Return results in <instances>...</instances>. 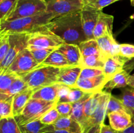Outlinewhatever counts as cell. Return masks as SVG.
I'll list each match as a JSON object with an SVG mask.
<instances>
[{"instance_id": "24", "label": "cell", "mask_w": 134, "mask_h": 133, "mask_svg": "<svg viewBox=\"0 0 134 133\" xmlns=\"http://www.w3.org/2000/svg\"><path fill=\"white\" fill-rule=\"evenodd\" d=\"M93 93H87L81 100L73 104V109H72L71 114L70 116L73 119L77 121L81 125V126L82 125L84 121H85L84 108H85V104Z\"/></svg>"}, {"instance_id": "25", "label": "cell", "mask_w": 134, "mask_h": 133, "mask_svg": "<svg viewBox=\"0 0 134 133\" xmlns=\"http://www.w3.org/2000/svg\"><path fill=\"white\" fill-rule=\"evenodd\" d=\"M107 57L102 53L82 57L81 66L82 68L103 69Z\"/></svg>"}, {"instance_id": "45", "label": "cell", "mask_w": 134, "mask_h": 133, "mask_svg": "<svg viewBox=\"0 0 134 133\" xmlns=\"http://www.w3.org/2000/svg\"><path fill=\"white\" fill-rule=\"evenodd\" d=\"M44 133H71L69 131L65 130H61V129H54L53 126L51 125V127L50 129L49 130L45 132Z\"/></svg>"}, {"instance_id": "34", "label": "cell", "mask_w": 134, "mask_h": 133, "mask_svg": "<svg viewBox=\"0 0 134 133\" xmlns=\"http://www.w3.org/2000/svg\"><path fill=\"white\" fill-rule=\"evenodd\" d=\"M115 112H128L126 107L123 104L120 99L111 95L109 100L107 107V116L110 113ZM129 113V112H128Z\"/></svg>"}, {"instance_id": "43", "label": "cell", "mask_w": 134, "mask_h": 133, "mask_svg": "<svg viewBox=\"0 0 134 133\" xmlns=\"http://www.w3.org/2000/svg\"><path fill=\"white\" fill-rule=\"evenodd\" d=\"M71 87L65 85L60 84V87L58 91V101H61L65 99L69 94Z\"/></svg>"}, {"instance_id": "4", "label": "cell", "mask_w": 134, "mask_h": 133, "mask_svg": "<svg viewBox=\"0 0 134 133\" xmlns=\"http://www.w3.org/2000/svg\"><path fill=\"white\" fill-rule=\"evenodd\" d=\"M56 104L57 102L31 98L21 114L14 117L19 126L24 125L32 121L40 120L48 110L56 107Z\"/></svg>"}, {"instance_id": "23", "label": "cell", "mask_w": 134, "mask_h": 133, "mask_svg": "<svg viewBox=\"0 0 134 133\" xmlns=\"http://www.w3.org/2000/svg\"><path fill=\"white\" fill-rule=\"evenodd\" d=\"M41 65H48V66L60 68V69L72 66L65 56L59 52L58 50L51 53L50 56Z\"/></svg>"}, {"instance_id": "1", "label": "cell", "mask_w": 134, "mask_h": 133, "mask_svg": "<svg viewBox=\"0 0 134 133\" xmlns=\"http://www.w3.org/2000/svg\"><path fill=\"white\" fill-rule=\"evenodd\" d=\"M46 27L65 43L79 45L86 40L81 22V11L54 18Z\"/></svg>"}, {"instance_id": "36", "label": "cell", "mask_w": 134, "mask_h": 133, "mask_svg": "<svg viewBox=\"0 0 134 133\" xmlns=\"http://www.w3.org/2000/svg\"><path fill=\"white\" fill-rule=\"evenodd\" d=\"M86 93H87L84 92L83 91L79 88L71 87L70 91H69L68 96L65 99H63L62 100L58 102H68L73 104V103L81 100L86 95Z\"/></svg>"}, {"instance_id": "16", "label": "cell", "mask_w": 134, "mask_h": 133, "mask_svg": "<svg viewBox=\"0 0 134 133\" xmlns=\"http://www.w3.org/2000/svg\"><path fill=\"white\" fill-rule=\"evenodd\" d=\"M130 60L120 55L107 57L103 69L104 74L110 79L116 74L124 70V65Z\"/></svg>"}, {"instance_id": "51", "label": "cell", "mask_w": 134, "mask_h": 133, "mask_svg": "<svg viewBox=\"0 0 134 133\" xmlns=\"http://www.w3.org/2000/svg\"><path fill=\"white\" fill-rule=\"evenodd\" d=\"M133 75H134V74H133Z\"/></svg>"}, {"instance_id": "27", "label": "cell", "mask_w": 134, "mask_h": 133, "mask_svg": "<svg viewBox=\"0 0 134 133\" xmlns=\"http://www.w3.org/2000/svg\"><path fill=\"white\" fill-rule=\"evenodd\" d=\"M28 88L26 82L24 81L22 77L17 78L10 86L9 89L4 93H0V100L7 99L9 96H14L18 93Z\"/></svg>"}, {"instance_id": "14", "label": "cell", "mask_w": 134, "mask_h": 133, "mask_svg": "<svg viewBox=\"0 0 134 133\" xmlns=\"http://www.w3.org/2000/svg\"><path fill=\"white\" fill-rule=\"evenodd\" d=\"M96 40L101 52L107 58L111 56L119 55L120 44L115 40L113 33H108Z\"/></svg>"}, {"instance_id": "50", "label": "cell", "mask_w": 134, "mask_h": 133, "mask_svg": "<svg viewBox=\"0 0 134 133\" xmlns=\"http://www.w3.org/2000/svg\"><path fill=\"white\" fill-rule=\"evenodd\" d=\"M3 1V0H0V2H1V1Z\"/></svg>"}, {"instance_id": "49", "label": "cell", "mask_w": 134, "mask_h": 133, "mask_svg": "<svg viewBox=\"0 0 134 133\" xmlns=\"http://www.w3.org/2000/svg\"><path fill=\"white\" fill-rule=\"evenodd\" d=\"M130 2H131V5L134 7V0H130Z\"/></svg>"}, {"instance_id": "19", "label": "cell", "mask_w": 134, "mask_h": 133, "mask_svg": "<svg viewBox=\"0 0 134 133\" xmlns=\"http://www.w3.org/2000/svg\"><path fill=\"white\" fill-rule=\"evenodd\" d=\"M58 50L65 56L71 65L81 66L82 55L79 45L64 43L61 46L59 47Z\"/></svg>"}, {"instance_id": "35", "label": "cell", "mask_w": 134, "mask_h": 133, "mask_svg": "<svg viewBox=\"0 0 134 133\" xmlns=\"http://www.w3.org/2000/svg\"><path fill=\"white\" fill-rule=\"evenodd\" d=\"M56 48H41V49H35V50H30L32 54L33 57L35 59V61L41 64L50 56L51 53L54 51L56 50Z\"/></svg>"}, {"instance_id": "18", "label": "cell", "mask_w": 134, "mask_h": 133, "mask_svg": "<svg viewBox=\"0 0 134 133\" xmlns=\"http://www.w3.org/2000/svg\"><path fill=\"white\" fill-rule=\"evenodd\" d=\"M114 17L100 12L98 22L94 31V39H97L108 33H113V23Z\"/></svg>"}, {"instance_id": "44", "label": "cell", "mask_w": 134, "mask_h": 133, "mask_svg": "<svg viewBox=\"0 0 134 133\" xmlns=\"http://www.w3.org/2000/svg\"><path fill=\"white\" fill-rule=\"evenodd\" d=\"M100 133H121L120 131H118L115 129H113L110 125H107L103 124L101 129Z\"/></svg>"}, {"instance_id": "21", "label": "cell", "mask_w": 134, "mask_h": 133, "mask_svg": "<svg viewBox=\"0 0 134 133\" xmlns=\"http://www.w3.org/2000/svg\"><path fill=\"white\" fill-rule=\"evenodd\" d=\"M52 125L55 129L65 130L71 133H82V127L81 125L71 116H60V118Z\"/></svg>"}, {"instance_id": "40", "label": "cell", "mask_w": 134, "mask_h": 133, "mask_svg": "<svg viewBox=\"0 0 134 133\" xmlns=\"http://www.w3.org/2000/svg\"><path fill=\"white\" fill-rule=\"evenodd\" d=\"M104 74L103 69L82 68L79 78H92Z\"/></svg>"}, {"instance_id": "11", "label": "cell", "mask_w": 134, "mask_h": 133, "mask_svg": "<svg viewBox=\"0 0 134 133\" xmlns=\"http://www.w3.org/2000/svg\"><path fill=\"white\" fill-rule=\"evenodd\" d=\"M101 11L102 10H98L88 5H84L83 8L81 10V22L86 40L95 39L94 31Z\"/></svg>"}, {"instance_id": "37", "label": "cell", "mask_w": 134, "mask_h": 133, "mask_svg": "<svg viewBox=\"0 0 134 133\" xmlns=\"http://www.w3.org/2000/svg\"><path fill=\"white\" fill-rule=\"evenodd\" d=\"M10 48L9 34L4 33L0 35V63L2 62L6 57Z\"/></svg>"}, {"instance_id": "20", "label": "cell", "mask_w": 134, "mask_h": 133, "mask_svg": "<svg viewBox=\"0 0 134 133\" xmlns=\"http://www.w3.org/2000/svg\"><path fill=\"white\" fill-rule=\"evenodd\" d=\"M60 83H55L36 90L32 95L33 99H42L51 102H58V91Z\"/></svg>"}, {"instance_id": "47", "label": "cell", "mask_w": 134, "mask_h": 133, "mask_svg": "<svg viewBox=\"0 0 134 133\" xmlns=\"http://www.w3.org/2000/svg\"><path fill=\"white\" fill-rule=\"evenodd\" d=\"M128 86L134 88V75H130L128 79Z\"/></svg>"}, {"instance_id": "6", "label": "cell", "mask_w": 134, "mask_h": 133, "mask_svg": "<svg viewBox=\"0 0 134 133\" xmlns=\"http://www.w3.org/2000/svg\"><path fill=\"white\" fill-rule=\"evenodd\" d=\"M64 43H65L61 38L45 27L40 31L29 33L27 48L29 50L52 48L58 49Z\"/></svg>"}, {"instance_id": "22", "label": "cell", "mask_w": 134, "mask_h": 133, "mask_svg": "<svg viewBox=\"0 0 134 133\" xmlns=\"http://www.w3.org/2000/svg\"><path fill=\"white\" fill-rule=\"evenodd\" d=\"M129 76V72L124 69L110 78L107 83L105 85L104 89L109 90V92H110L114 89L123 88L126 87L128 86V79Z\"/></svg>"}, {"instance_id": "15", "label": "cell", "mask_w": 134, "mask_h": 133, "mask_svg": "<svg viewBox=\"0 0 134 133\" xmlns=\"http://www.w3.org/2000/svg\"><path fill=\"white\" fill-rule=\"evenodd\" d=\"M110 126L118 131H123L132 125V115L126 112H115L107 115Z\"/></svg>"}, {"instance_id": "28", "label": "cell", "mask_w": 134, "mask_h": 133, "mask_svg": "<svg viewBox=\"0 0 134 133\" xmlns=\"http://www.w3.org/2000/svg\"><path fill=\"white\" fill-rule=\"evenodd\" d=\"M82 57L102 53L99 50L96 39H90L83 41L79 45Z\"/></svg>"}, {"instance_id": "46", "label": "cell", "mask_w": 134, "mask_h": 133, "mask_svg": "<svg viewBox=\"0 0 134 133\" xmlns=\"http://www.w3.org/2000/svg\"><path fill=\"white\" fill-rule=\"evenodd\" d=\"M132 120H133V122H132V125L130 126L128 128V129H125L123 131H120L121 133H134V114L132 115Z\"/></svg>"}, {"instance_id": "33", "label": "cell", "mask_w": 134, "mask_h": 133, "mask_svg": "<svg viewBox=\"0 0 134 133\" xmlns=\"http://www.w3.org/2000/svg\"><path fill=\"white\" fill-rule=\"evenodd\" d=\"M13 96L0 100V119L11 117L13 116Z\"/></svg>"}, {"instance_id": "13", "label": "cell", "mask_w": 134, "mask_h": 133, "mask_svg": "<svg viewBox=\"0 0 134 133\" xmlns=\"http://www.w3.org/2000/svg\"><path fill=\"white\" fill-rule=\"evenodd\" d=\"M82 67L80 65H72L62 68L58 76L57 83L75 87L80 77Z\"/></svg>"}, {"instance_id": "2", "label": "cell", "mask_w": 134, "mask_h": 133, "mask_svg": "<svg viewBox=\"0 0 134 133\" xmlns=\"http://www.w3.org/2000/svg\"><path fill=\"white\" fill-rule=\"evenodd\" d=\"M54 19L51 13L44 12L33 16L0 22V35L4 33H31L45 28Z\"/></svg>"}, {"instance_id": "29", "label": "cell", "mask_w": 134, "mask_h": 133, "mask_svg": "<svg viewBox=\"0 0 134 133\" xmlns=\"http://www.w3.org/2000/svg\"><path fill=\"white\" fill-rule=\"evenodd\" d=\"M120 99L129 113L132 116L134 114V88L123 87L122 94Z\"/></svg>"}, {"instance_id": "31", "label": "cell", "mask_w": 134, "mask_h": 133, "mask_svg": "<svg viewBox=\"0 0 134 133\" xmlns=\"http://www.w3.org/2000/svg\"><path fill=\"white\" fill-rule=\"evenodd\" d=\"M19 77L20 76L9 71L0 74V93L6 91L12 83Z\"/></svg>"}, {"instance_id": "10", "label": "cell", "mask_w": 134, "mask_h": 133, "mask_svg": "<svg viewBox=\"0 0 134 133\" xmlns=\"http://www.w3.org/2000/svg\"><path fill=\"white\" fill-rule=\"evenodd\" d=\"M40 66L28 48H25L18 55L7 71L11 72L22 77Z\"/></svg>"}, {"instance_id": "48", "label": "cell", "mask_w": 134, "mask_h": 133, "mask_svg": "<svg viewBox=\"0 0 134 133\" xmlns=\"http://www.w3.org/2000/svg\"><path fill=\"white\" fill-rule=\"evenodd\" d=\"M82 3L84 5H88V6H91L97 0H82Z\"/></svg>"}, {"instance_id": "12", "label": "cell", "mask_w": 134, "mask_h": 133, "mask_svg": "<svg viewBox=\"0 0 134 133\" xmlns=\"http://www.w3.org/2000/svg\"><path fill=\"white\" fill-rule=\"evenodd\" d=\"M109 80L105 74L92 78H79L75 87L80 89L85 93L100 92L103 91Z\"/></svg>"}, {"instance_id": "8", "label": "cell", "mask_w": 134, "mask_h": 133, "mask_svg": "<svg viewBox=\"0 0 134 133\" xmlns=\"http://www.w3.org/2000/svg\"><path fill=\"white\" fill-rule=\"evenodd\" d=\"M10 48L3 61L0 63V74L5 72L18 55L27 48L29 33H9Z\"/></svg>"}, {"instance_id": "3", "label": "cell", "mask_w": 134, "mask_h": 133, "mask_svg": "<svg viewBox=\"0 0 134 133\" xmlns=\"http://www.w3.org/2000/svg\"><path fill=\"white\" fill-rule=\"evenodd\" d=\"M61 69L41 65L22 77L27 87L35 90L57 83Z\"/></svg>"}, {"instance_id": "5", "label": "cell", "mask_w": 134, "mask_h": 133, "mask_svg": "<svg viewBox=\"0 0 134 133\" xmlns=\"http://www.w3.org/2000/svg\"><path fill=\"white\" fill-rule=\"evenodd\" d=\"M111 95V92L103 91L97 108L81 126L82 133H100L107 116V107Z\"/></svg>"}, {"instance_id": "7", "label": "cell", "mask_w": 134, "mask_h": 133, "mask_svg": "<svg viewBox=\"0 0 134 133\" xmlns=\"http://www.w3.org/2000/svg\"><path fill=\"white\" fill-rule=\"evenodd\" d=\"M46 0H17L14 10L5 21L33 16L47 12Z\"/></svg>"}, {"instance_id": "26", "label": "cell", "mask_w": 134, "mask_h": 133, "mask_svg": "<svg viewBox=\"0 0 134 133\" xmlns=\"http://www.w3.org/2000/svg\"><path fill=\"white\" fill-rule=\"evenodd\" d=\"M0 133H22L14 116L0 119Z\"/></svg>"}, {"instance_id": "41", "label": "cell", "mask_w": 134, "mask_h": 133, "mask_svg": "<svg viewBox=\"0 0 134 133\" xmlns=\"http://www.w3.org/2000/svg\"><path fill=\"white\" fill-rule=\"evenodd\" d=\"M119 55L129 59L134 58V45L129 44H120Z\"/></svg>"}, {"instance_id": "39", "label": "cell", "mask_w": 134, "mask_h": 133, "mask_svg": "<svg viewBox=\"0 0 134 133\" xmlns=\"http://www.w3.org/2000/svg\"><path fill=\"white\" fill-rule=\"evenodd\" d=\"M56 108L62 117L70 116L73 109V104L68 102H58Z\"/></svg>"}, {"instance_id": "42", "label": "cell", "mask_w": 134, "mask_h": 133, "mask_svg": "<svg viewBox=\"0 0 134 133\" xmlns=\"http://www.w3.org/2000/svg\"><path fill=\"white\" fill-rule=\"evenodd\" d=\"M119 0H97L91 7H93L98 10H102L105 7L116 2Z\"/></svg>"}, {"instance_id": "30", "label": "cell", "mask_w": 134, "mask_h": 133, "mask_svg": "<svg viewBox=\"0 0 134 133\" xmlns=\"http://www.w3.org/2000/svg\"><path fill=\"white\" fill-rule=\"evenodd\" d=\"M22 133H44L49 130L50 125L43 123L41 120L32 121L20 126Z\"/></svg>"}, {"instance_id": "38", "label": "cell", "mask_w": 134, "mask_h": 133, "mask_svg": "<svg viewBox=\"0 0 134 133\" xmlns=\"http://www.w3.org/2000/svg\"><path fill=\"white\" fill-rule=\"evenodd\" d=\"M60 114L56 107L48 110L43 117L41 118V121L47 125H51L54 123L60 117Z\"/></svg>"}, {"instance_id": "9", "label": "cell", "mask_w": 134, "mask_h": 133, "mask_svg": "<svg viewBox=\"0 0 134 133\" xmlns=\"http://www.w3.org/2000/svg\"><path fill=\"white\" fill-rule=\"evenodd\" d=\"M46 2L47 12L54 18L81 11L84 7L82 0H46Z\"/></svg>"}, {"instance_id": "32", "label": "cell", "mask_w": 134, "mask_h": 133, "mask_svg": "<svg viewBox=\"0 0 134 133\" xmlns=\"http://www.w3.org/2000/svg\"><path fill=\"white\" fill-rule=\"evenodd\" d=\"M17 0H3L0 2V22L5 21L14 10Z\"/></svg>"}, {"instance_id": "17", "label": "cell", "mask_w": 134, "mask_h": 133, "mask_svg": "<svg viewBox=\"0 0 134 133\" xmlns=\"http://www.w3.org/2000/svg\"><path fill=\"white\" fill-rule=\"evenodd\" d=\"M34 92L35 90L28 87L13 96V111L14 117H16L21 114L27 103L32 98Z\"/></svg>"}]
</instances>
